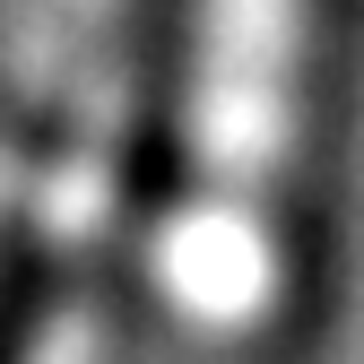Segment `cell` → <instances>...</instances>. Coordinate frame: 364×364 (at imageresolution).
Segmentation results:
<instances>
[{"label":"cell","mask_w":364,"mask_h":364,"mask_svg":"<svg viewBox=\"0 0 364 364\" xmlns=\"http://www.w3.org/2000/svg\"><path fill=\"white\" fill-rule=\"evenodd\" d=\"M43 312H53V269L35 252H9L0 260V364H26Z\"/></svg>","instance_id":"1"}]
</instances>
